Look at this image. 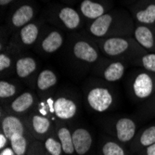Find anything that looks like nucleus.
<instances>
[{"instance_id":"nucleus-34","label":"nucleus","mask_w":155,"mask_h":155,"mask_svg":"<svg viewBox=\"0 0 155 155\" xmlns=\"http://www.w3.org/2000/svg\"><path fill=\"white\" fill-rule=\"evenodd\" d=\"M153 98H155V93H154V95H153V97H152Z\"/></svg>"},{"instance_id":"nucleus-35","label":"nucleus","mask_w":155,"mask_h":155,"mask_svg":"<svg viewBox=\"0 0 155 155\" xmlns=\"http://www.w3.org/2000/svg\"><path fill=\"white\" fill-rule=\"evenodd\" d=\"M48 155H51V154H48Z\"/></svg>"},{"instance_id":"nucleus-31","label":"nucleus","mask_w":155,"mask_h":155,"mask_svg":"<svg viewBox=\"0 0 155 155\" xmlns=\"http://www.w3.org/2000/svg\"><path fill=\"white\" fill-rule=\"evenodd\" d=\"M144 155H155V143L145 148Z\"/></svg>"},{"instance_id":"nucleus-14","label":"nucleus","mask_w":155,"mask_h":155,"mask_svg":"<svg viewBox=\"0 0 155 155\" xmlns=\"http://www.w3.org/2000/svg\"><path fill=\"white\" fill-rule=\"evenodd\" d=\"M133 37L147 52L155 53V24L135 25Z\"/></svg>"},{"instance_id":"nucleus-33","label":"nucleus","mask_w":155,"mask_h":155,"mask_svg":"<svg viewBox=\"0 0 155 155\" xmlns=\"http://www.w3.org/2000/svg\"><path fill=\"white\" fill-rule=\"evenodd\" d=\"M14 1H15V0H0V6L2 8H6V7L9 6Z\"/></svg>"},{"instance_id":"nucleus-6","label":"nucleus","mask_w":155,"mask_h":155,"mask_svg":"<svg viewBox=\"0 0 155 155\" xmlns=\"http://www.w3.org/2000/svg\"><path fill=\"white\" fill-rule=\"evenodd\" d=\"M127 87L132 97L137 101H146L155 93V74L144 69H137L127 80Z\"/></svg>"},{"instance_id":"nucleus-2","label":"nucleus","mask_w":155,"mask_h":155,"mask_svg":"<svg viewBox=\"0 0 155 155\" xmlns=\"http://www.w3.org/2000/svg\"><path fill=\"white\" fill-rule=\"evenodd\" d=\"M102 56L112 60L124 61L131 63L132 61L147 53L133 36L110 37L96 40Z\"/></svg>"},{"instance_id":"nucleus-8","label":"nucleus","mask_w":155,"mask_h":155,"mask_svg":"<svg viewBox=\"0 0 155 155\" xmlns=\"http://www.w3.org/2000/svg\"><path fill=\"white\" fill-rule=\"evenodd\" d=\"M49 21L51 23L68 31H75L83 24V17L80 12L68 6L54 8L49 15Z\"/></svg>"},{"instance_id":"nucleus-5","label":"nucleus","mask_w":155,"mask_h":155,"mask_svg":"<svg viewBox=\"0 0 155 155\" xmlns=\"http://www.w3.org/2000/svg\"><path fill=\"white\" fill-rule=\"evenodd\" d=\"M86 98L88 106L97 112L108 110L114 101V92L109 87V83L101 79L87 83Z\"/></svg>"},{"instance_id":"nucleus-27","label":"nucleus","mask_w":155,"mask_h":155,"mask_svg":"<svg viewBox=\"0 0 155 155\" xmlns=\"http://www.w3.org/2000/svg\"><path fill=\"white\" fill-rule=\"evenodd\" d=\"M9 142L12 150L16 153V155H24L26 153L28 148V141L24 135L13 136L9 139Z\"/></svg>"},{"instance_id":"nucleus-32","label":"nucleus","mask_w":155,"mask_h":155,"mask_svg":"<svg viewBox=\"0 0 155 155\" xmlns=\"http://www.w3.org/2000/svg\"><path fill=\"white\" fill-rule=\"evenodd\" d=\"M0 155H16V153L14 152V150H12V148H8L6 147L5 149L1 150V152H0Z\"/></svg>"},{"instance_id":"nucleus-19","label":"nucleus","mask_w":155,"mask_h":155,"mask_svg":"<svg viewBox=\"0 0 155 155\" xmlns=\"http://www.w3.org/2000/svg\"><path fill=\"white\" fill-rule=\"evenodd\" d=\"M36 100L37 97L35 92L31 90L24 91L13 98L10 103V109L15 114H23L35 104Z\"/></svg>"},{"instance_id":"nucleus-26","label":"nucleus","mask_w":155,"mask_h":155,"mask_svg":"<svg viewBox=\"0 0 155 155\" xmlns=\"http://www.w3.org/2000/svg\"><path fill=\"white\" fill-rule=\"evenodd\" d=\"M155 143V124L145 128L137 137V147L147 148Z\"/></svg>"},{"instance_id":"nucleus-3","label":"nucleus","mask_w":155,"mask_h":155,"mask_svg":"<svg viewBox=\"0 0 155 155\" xmlns=\"http://www.w3.org/2000/svg\"><path fill=\"white\" fill-rule=\"evenodd\" d=\"M102 57L96 40L92 38H77L69 48L70 65L78 73L92 71Z\"/></svg>"},{"instance_id":"nucleus-25","label":"nucleus","mask_w":155,"mask_h":155,"mask_svg":"<svg viewBox=\"0 0 155 155\" xmlns=\"http://www.w3.org/2000/svg\"><path fill=\"white\" fill-rule=\"evenodd\" d=\"M130 65L144 69L148 72L155 74V53L147 52L131 61Z\"/></svg>"},{"instance_id":"nucleus-28","label":"nucleus","mask_w":155,"mask_h":155,"mask_svg":"<svg viewBox=\"0 0 155 155\" xmlns=\"http://www.w3.org/2000/svg\"><path fill=\"white\" fill-rule=\"evenodd\" d=\"M102 155H126L124 148L115 141H107L103 144L101 150Z\"/></svg>"},{"instance_id":"nucleus-29","label":"nucleus","mask_w":155,"mask_h":155,"mask_svg":"<svg viewBox=\"0 0 155 155\" xmlns=\"http://www.w3.org/2000/svg\"><path fill=\"white\" fill-rule=\"evenodd\" d=\"M45 149L51 155H61L63 152L62 146L60 141V139L55 137H48L45 140Z\"/></svg>"},{"instance_id":"nucleus-30","label":"nucleus","mask_w":155,"mask_h":155,"mask_svg":"<svg viewBox=\"0 0 155 155\" xmlns=\"http://www.w3.org/2000/svg\"><path fill=\"white\" fill-rule=\"evenodd\" d=\"M8 140H9V139L6 137V135L3 132H1V134H0V149L3 150L7 147Z\"/></svg>"},{"instance_id":"nucleus-23","label":"nucleus","mask_w":155,"mask_h":155,"mask_svg":"<svg viewBox=\"0 0 155 155\" xmlns=\"http://www.w3.org/2000/svg\"><path fill=\"white\" fill-rule=\"evenodd\" d=\"M31 124L34 132L38 136H45L51 128V121L41 114H35L32 116Z\"/></svg>"},{"instance_id":"nucleus-16","label":"nucleus","mask_w":155,"mask_h":155,"mask_svg":"<svg viewBox=\"0 0 155 155\" xmlns=\"http://www.w3.org/2000/svg\"><path fill=\"white\" fill-rule=\"evenodd\" d=\"M114 129L117 139L120 142L126 143L131 141L135 137L137 133V124L132 119L124 117L116 121Z\"/></svg>"},{"instance_id":"nucleus-1","label":"nucleus","mask_w":155,"mask_h":155,"mask_svg":"<svg viewBox=\"0 0 155 155\" xmlns=\"http://www.w3.org/2000/svg\"><path fill=\"white\" fill-rule=\"evenodd\" d=\"M135 29L131 12L125 9H116L105 13L101 17L90 21L87 27L89 36L97 39L110 37L131 36Z\"/></svg>"},{"instance_id":"nucleus-17","label":"nucleus","mask_w":155,"mask_h":155,"mask_svg":"<svg viewBox=\"0 0 155 155\" xmlns=\"http://www.w3.org/2000/svg\"><path fill=\"white\" fill-rule=\"evenodd\" d=\"M59 82V76L52 69H43L38 73L35 88L38 93L45 94L54 88Z\"/></svg>"},{"instance_id":"nucleus-22","label":"nucleus","mask_w":155,"mask_h":155,"mask_svg":"<svg viewBox=\"0 0 155 155\" xmlns=\"http://www.w3.org/2000/svg\"><path fill=\"white\" fill-rule=\"evenodd\" d=\"M16 57L7 51L0 54V73L1 78H9L15 74Z\"/></svg>"},{"instance_id":"nucleus-18","label":"nucleus","mask_w":155,"mask_h":155,"mask_svg":"<svg viewBox=\"0 0 155 155\" xmlns=\"http://www.w3.org/2000/svg\"><path fill=\"white\" fill-rule=\"evenodd\" d=\"M73 141L75 153L86 155L93 146V137L86 128H77L73 132Z\"/></svg>"},{"instance_id":"nucleus-13","label":"nucleus","mask_w":155,"mask_h":155,"mask_svg":"<svg viewBox=\"0 0 155 155\" xmlns=\"http://www.w3.org/2000/svg\"><path fill=\"white\" fill-rule=\"evenodd\" d=\"M130 12L138 24H155V0H137Z\"/></svg>"},{"instance_id":"nucleus-10","label":"nucleus","mask_w":155,"mask_h":155,"mask_svg":"<svg viewBox=\"0 0 155 155\" xmlns=\"http://www.w3.org/2000/svg\"><path fill=\"white\" fill-rule=\"evenodd\" d=\"M65 42L63 33L58 29H47L41 32L36 42V50L41 55H52L59 51Z\"/></svg>"},{"instance_id":"nucleus-12","label":"nucleus","mask_w":155,"mask_h":155,"mask_svg":"<svg viewBox=\"0 0 155 155\" xmlns=\"http://www.w3.org/2000/svg\"><path fill=\"white\" fill-rule=\"evenodd\" d=\"M48 102L51 108V111L61 120H70L74 118L78 110V106L73 98L65 96H60L55 100L48 98Z\"/></svg>"},{"instance_id":"nucleus-7","label":"nucleus","mask_w":155,"mask_h":155,"mask_svg":"<svg viewBox=\"0 0 155 155\" xmlns=\"http://www.w3.org/2000/svg\"><path fill=\"white\" fill-rule=\"evenodd\" d=\"M129 65L130 64L126 61L112 60L103 56L93 67L91 72L97 78L106 83L112 84L119 82L124 77Z\"/></svg>"},{"instance_id":"nucleus-20","label":"nucleus","mask_w":155,"mask_h":155,"mask_svg":"<svg viewBox=\"0 0 155 155\" xmlns=\"http://www.w3.org/2000/svg\"><path fill=\"white\" fill-rule=\"evenodd\" d=\"M2 132L10 139L15 135H24L25 128L22 121L15 115H6L2 119Z\"/></svg>"},{"instance_id":"nucleus-21","label":"nucleus","mask_w":155,"mask_h":155,"mask_svg":"<svg viewBox=\"0 0 155 155\" xmlns=\"http://www.w3.org/2000/svg\"><path fill=\"white\" fill-rule=\"evenodd\" d=\"M21 83L20 79L14 78H2L0 81V97L1 100L17 97L19 91L21 89Z\"/></svg>"},{"instance_id":"nucleus-15","label":"nucleus","mask_w":155,"mask_h":155,"mask_svg":"<svg viewBox=\"0 0 155 155\" xmlns=\"http://www.w3.org/2000/svg\"><path fill=\"white\" fill-rule=\"evenodd\" d=\"M79 11L82 17L89 21V22L108 12L106 5L97 0H83L79 5Z\"/></svg>"},{"instance_id":"nucleus-24","label":"nucleus","mask_w":155,"mask_h":155,"mask_svg":"<svg viewBox=\"0 0 155 155\" xmlns=\"http://www.w3.org/2000/svg\"><path fill=\"white\" fill-rule=\"evenodd\" d=\"M58 138L62 146V150L67 155H72L75 152L74 141H73V134L67 127L63 126L58 129Z\"/></svg>"},{"instance_id":"nucleus-4","label":"nucleus","mask_w":155,"mask_h":155,"mask_svg":"<svg viewBox=\"0 0 155 155\" xmlns=\"http://www.w3.org/2000/svg\"><path fill=\"white\" fill-rule=\"evenodd\" d=\"M42 26L43 22L41 21H34L21 28L12 35L7 45L6 51L17 58L26 48L36 44Z\"/></svg>"},{"instance_id":"nucleus-9","label":"nucleus","mask_w":155,"mask_h":155,"mask_svg":"<svg viewBox=\"0 0 155 155\" xmlns=\"http://www.w3.org/2000/svg\"><path fill=\"white\" fill-rule=\"evenodd\" d=\"M38 71V61L31 55H20L16 58L15 74L27 86H35Z\"/></svg>"},{"instance_id":"nucleus-11","label":"nucleus","mask_w":155,"mask_h":155,"mask_svg":"<svg viewBox=\"0 0 155 155\" xmlns=\"http://www.w3.org/2000/svg\"><path fill=\"white\" fill-rule=\"evenodd\" d=\"M35 15L36 8L34 3L26 1L19 4L9 15L8 21V28L9 32H17L26 24L34 21Z\"/></svg>"}]
</instances>
